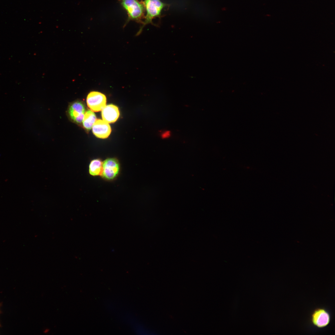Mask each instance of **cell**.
Returning <instances> with one entry per match:
<instances>
[{
    "label": "cell",
    "mask_w": 335,
    "mask_h": 335,
    "mask_svg": "<svg viewBox=\"0 0 335 335\" xmlns=\"http://www.w3.org/2000/svg\"><path fill=\"white\" fill-rule=\"evenodd\" d=\"M122 7L127 12L128 17L124 26L130 20L142 24L145 18V8L142 2L138 0H120Z\"/></svg>",
    "instance_id": "1"
},
{
    "label": "cell",
    "mask_w": 335,
    "mask_h": 335,
    "mask_svg": "<svg viewBox=\"0 0 335 335\" xmlns=\"http://www.w3.org/2000/svg\"><path fill=\"white\" fill-rule=\"evenodd\" d=\"M141 1L144 5L146 14L137 35L141 34L145 25L151 24L155 25L152 22L153 20L156 17H159L162 10L167 5L161 0H141Z\"/></svg>",
    "instance_id": "2"
},
{
    "label": "cell",
    "mask_w": 335,
    "mask_h": 335,
    "mask_svg": "<svg viewBox=\"0 0 335 335\" xmlns=\"http://www.w3.org/2000/svg\"><path fill=\"white\" fill-rule=\"evenodd\" d=\"M120 170V164L117 159L114 158H107L103 162L101 176L106 180H113L118 176Z\"/></svg>",
    "instance_id": "3"
},
{
    "label": "cell",
    "mask_w": 335,
    "mask_h": 335,
    "mask_svg": "<svg viewBox=\"0 0 335 335\" xmlns=\"http://www.w3.org/2000/svg\"><path fill=\"white\" fill-rule=\"evenodd\" d=\"M331 320V315L328 311L324 308H317L312 312L310 321L315 327L322 328L328 326Z\"/></svg>",
    "instance_id": "4"
},
{
    "label": "cell",
    "mask_w": 335,
    "mask_h": 335,
    "mask_svg": "<svg viewBox=\"0 0 335 335\" xmlns=\"http://www.w3.org/2000/svg\"><path fill=\"white\" fill-rule=\"evenodd\" d=\"M106 98L104 94L98 92H91L87 95V103L88 107L94 112L100 111L106 106Z\"/></svg>",
    "instance_id": "5"
},
{
    "label": "cell",
    "mask_w": 335,
    "mask_h": 335,
    "mask_svg": "<svg viewBox=\"0 0 335 335\" xmlns=\"http://www.w3.org/2000/svg\"><path fill=\"white\" fill-rule=\"evenodd\" d=\"M92 131L97 137L102 139L107 138L110 135L111 129L108 123L103 120H96L92 127Z\"/></svg>",
    "instance_id": "6"
},
{
    "label": "cell",
    "mask_w": 335,
    "mask_h": 335,
    "mask_svg": "<svg viewBox=\"0 0 335 335\" xmlns=\"http://www.w3.org/2000/svg\"><path fill=\"white\" fill-rule=\"evenodd\" d=\"M85 113L83 104L79 101L72 103L69 109V113L71 118L75 122L81 123L83 122Z\"/></svg>",
    "instance_id": "7"
},
{
    "label": "cell",
    "mask_w": 335,
    "mask_h": 335,
    "mask_svg": "<svg viewBox=\"0 0 335 335\" xmlns=\"http://www.w3.org/2000/svg\"><path fill=\"white\" fill-rule=\"evenodd\" d=\"M102 119L108 123H113L116 122L119 116L118 107L116 105L110 104L106 105L102 110Z\"/></svg>",
    "instance_id": "8"
},
{
    "label": "cell",
    "mask_w": 335,
    "mask_h": 335,
    "mask_svg": "<svg viewBox=\"0 0 335 335\" xmlns=\"http://www.w3.org/2000/svg\"><path fill=\"white\" fill-rule=\"evenodd\" d=\"M103 162L99 159L92 160L90 162L88 171L90 175L96 176H101L102 170Z\"/></svg>",
    "instance_id": "9"
},
{
    "label": "cell",
    "mask_w": 335,
    "mask_h": 335,
    "mask_svg": "<svg viewBox=\"0 0 335 335\" xmlns=\"http://www.w3.org/2000/svg\"><path fill=\"white\" fill-rule=\"evenodd\" d=\"M96 120V116L91 110H88L85 113L83 121V125L87 130H90Z\"/></svg>",
    "instance_id": "10"
},
{
    "label": "cell",
    "mask_w": 335,
    "mask_h": 335,
    "mask_svg": "<svg viewBox=\"0 0 335 335\" xmlns=\"http://www.w3.org/2000/svg\"><path fill=\"white\" fill-rule=\"evenodd\" d=\"M170 134L169 132L167 131L163 132L161 136L163 138H166L169 136Z\"/></svg>",
    "instance_id": "11"
},
{
    "label": "cell",
    "mask_w": 335,
    "mask_h": 335,
    "mask_svg": "<svg viewBox=\"0 0 335 335\" xmlns=\"http://www.w3.org/2000/svg\"><path fill=\"white\" fill-rule=\"evenodd\" d=\"M49 331V329H45L44 330V333H47Z\"/></svg>",
    "instance_id": "12"
},
{
    "label": "cell",
    "mask_w": 335,
    "mask_h": 335,
    "mask_svg": "<svg viewBox=\"0 0 335 335\" xmlns=\"http://www.w3.org/2000/svg\"><path fill=\"white\" fill-rule=\"evenodd\" d=\"M1 304H2L1 303H0V307H1V305H2ZM1 326V324H0V326Z\"/></svg>",
    "instance_id": "13"
}]
</instances>
